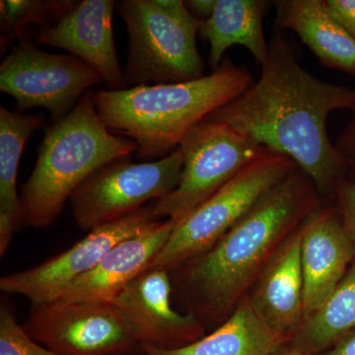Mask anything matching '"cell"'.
Masks as SVG:
<instances>
[{"label":"cell","instance_id":"25","mask_svg":"<svg viewBox=\"0 0 355 355\" xmlns=\"http://www.w3.org/2000/svg\"><path fill=\"white\" fill-rule=\"evenodd\" d=\"M331 17L355 40V0H324Z\"/></svg>","mask_w":355,"mask_h":355},{"label":"cell","instance_id":"19","mask_svg":"<svg viewBox=\"0 0 355 355\" xmlns=\"http://www.w3.org/2000/svg\"><path fill=\"white\" fill-rule=\"evenodd\" d=\"M286 345L254 312L249 297L240 300L230 317L209 336L175 349L141 347L140 355H272Z\"/></svg>","mask_w":355,"mask_h":355},{"label":"cell","instance_id":"22","mask_svg":"<svg viewBox=\"0 0 355 355\" xmlns=\"http://www.w3.org/2000/svg\"><path fill=\"white\" fill-rule=\"evenodd\" d=\"M78 1H26L8 0L1 3L2 31L11 38H23V33L30 25L39 30L55 25L69 13Z\"/></svg>","mask_w":355,"mask_h":355},{"label":"cell","instance_id":"1","mask_svg":"<svg viewBox=\"0 0 355 355\" xmlns=\"http://www.w3.org/2000/svg\"><path fill=\"white\" fill-rule=\"evenodd\" d=\"M354 91L324 83L303 69L280 34L273 32L261 76L241 96L209 116L284 154L319 193L336 191L345 164L327 130L329 114L352 109Z\"/></svg>","mask_w":355,"mask_h":355},{"label":"cell","instance_id":"8","mask_svg":"<svg viewBox=\"0 0 355 355\" xmlns=\"http://www.w3.org/2000/svg\"><path fill=\"white\" fill-rule=\"evenodd\" d=\"M263 147L224 123H198L179 146L184 157L179 184L167 197L153 202L154 216L175 223L183 220L254 160Z\"/></svg>","mask_w":355,"mask_h":355},{"label":"cell","instance_id":"5","mask_svg":"<svg viewBox=\"0 0 355 355\" xmlns=\"http://www.w3.org/2000/svg\"><path fill=\"white\" fill-rule=\"evenodd\" d=\"M116 8L130 39L125 85L197 80L205 72L198 53V19L181 0H121Z\"/></svg>","mask_w":355,"mask_h":355},{"label":"cell","instance_id":"16","mask_svg":"<svg viewBox=\"0 0 355 355\" xmlns=\"http://www.w3.org/2000/svg\"><path fill=\"white\" fill-rule=\"evenodd\" d=\"M175 225L170 219L158 220L144 232L119 243L90 272L70 284L55 301L113 302L128 284L148 270Z\"/></svg>","mask_w":355,"mask_h":355},{"label":"cell","instance_id":"12","mask_svg":"<svg viewBox=\"0 0 355 355\" xmlns=\"http://www.w3.org/2000/svg\"><path fill=\"white\" fill-rule=\"evenodd\" d=\"M170 273L148 268L112 302L132 327L140 347L180 349L205 336L197 317L173 308Z\"/></svg>","mask_w":355,"mask_h":355},{"label":"cell","instance_id":"17","mask_svg":"<svg viewBox=\"0 0 355 355\" xmlns=\"http://www.w3.org/2000/svg\"><path fill=\"white\" fill-rule=\"evenodd\" d=\"M277 27L291 30L330 69L355 76V40L330 15L324 0H277Z\"/></svg>","mask_w":355,"mask_h":355},{"label":"cell","instance_id":"28","mask_svg":"<svg viewBox=\"0 0 355 355\" xmlns=\"http://www.w3.org/2000/svg\"><path fill=\"white\" fill-rule=\"evenodd\" d=\"M216 2L217 0H190L184 1V3L195 17L205 21L214 14Z\"/></svg>","mask_w":355,"mask_h":355},{"label":"cell","instance_id":"18","mask_svg":"<svg viewBox=\"0 0 355 355\" xmlns=\"http://www.w3.org/2000/svg\"><path fill=\"white\" fill-rule=\"evenodd\" d=\"M268 1L263 0H217L214 12L203 21L200 34L209 43L211 71L219 69L230 46H245L258 67L265 62L268 44L263 36V16Z\"/></svg>","mask_w":355,"mask_h":355},{"label":"cell","instance_id":"4","mask_svg":"<svg viewBox=\"0 0 355 355\" xmlns=\"http://www.w3.org/2000/svg\"><path fill=\"white\" fill-rule=\"evenodd\" d=\"M135 153L137 144L112 132L98 114L93 92L85 93L67 116L44 133L36 164L21 191L23 223L50 227L93 173Z\"/></svg>","mask_w":355,"mask_h":355},{"label":"cell","instance_id":"6","mask_svg":"<svg viewBox=\"0 0 355 355\" xmlns=\"http://www.w3.org/2000/svg\"><path fill=\"white\" fill-rule=\"evenodd\" d=\"M296 166L288 156L263 147L220 190L176 223L149 268L172 272L209 251Z\"/></svg>","mask_w":355,"mask_h":355},{"label":"cell","instance_id":"9","mask_svg":"<svg viewBox=\"0 0 355 355\" xmlns=\"http://www.w3.org/2000/svg\"><path fill=\"white\" fill-rule=\"evenodd\" d=\"M104 83L93 67L72 55L46 53L24 37L0 67V90L18 110H48L53 123L76 106L86 91Z\"/></svg>","mask_w":355,"mask_h":355},{"label":"cell","instance_id":"15","mask_svg":"<svg viewBox=\"0 0 355 355\" xmlns=\"http://www.w3.org/2000/svg\"><path fill=\"white\" fill-rule=\"evenodd\" d=\"M249 300L263 323L282 343L293 340L304 322L300 227L284 240L266 263Z\"/></svg>","mask_w":355,"mask_h":355},{"label":"cell","instance_id":"27","mask_svg":"<svg viewBox=\"0 0 355 355\" xmlns=\"http://www.w3.org/2000/svg\"><path fill=\"white\" fill-rule=\"evenodd\" d=\"M316 355H355V329L340 336L329 349Z\"/></svg>","mask_w":355,"mask_h":355},{"label":"cell","instance_id":"14","mask_svg":"<svg viewBox=\"0 0 355 355\" xmlns=\"http://www.w3.org/2000/svg\"><path fill=\"white\" fill-rule=\"evenodd\" d=\"M300 230L305 321L345 277L355 259V245L331 209L318 207Z\"/></svg>","mask_w":355,"mask_h":355},{"label":"cell","instance_id":"3","mask_svg":"<svg viewBox=\"0 0 355 355\" xmlns=\"http://www.w3.org/2000/svg\"><path fill=\"white\" fill-rule=\"evenodd\" d=\"M253 83L246 69L227 60L197 80L99 90L93 97L107 128L133 140L139 158L154 161L171 154L191 128L234 101Z\"/></svg>","mask_w":355,"mask_h":355},{"label":"cell","instance_id":"24","mask_svg":"<svg viewBox=\"0 0 355 355\" xmlns=\"http://www.w3.org/2000/svg\"><path fill=\"white\" fill-rule=\"evenodd\" d=\"M335 193L340 205L343 227L355 245V184L343 178L336 186Z\"/></svg>","mask_w":355,"mask_h":355},{"label":"cell","instance_id":"29","mask_svg":"<svg viewBox=\"0 0 355 355\" xmlns=\"http://www.w3.org/2000/svg\"><path fill=\"white\" fill-rule=\"evenodd\" d=\"M272 355H308L294 347L291 343L282 345Z\"/></svg>","mask_w":355,"mask_h":355},{"label":"cell","instance_id":"30","mask_svg":"<svg viewBox=\"0 0 355 355\" xmlns=\"http://www.w3.org/2000/svg\"><path fill=\"white\" fill-rule=\"evenodd\" d=\"M137 355H140V354H137Z\"/></svg>","mask_w":355,"mask_h":355},{"label":"cell","instance_id":"11","mask_svg":"<svg viewBox=\"0 0 355 355\" xmlns=\"http://www.w3.org/2000/svg\"><path fill=\"white\" fill-rule=\"evenodd\" d=\"M158 220L150 205L100 226L41 265L3 275L0 279V291L24 296L33 306L53 302L70 284L90 272L119 243L144 232Z\"/></svg>","mask_w":355,"mask_h":355},{"label":"cell","instance_id":"21","mask_svg":"<svg viewBox=\"0 0 355 355\" xmlns=\"http://www.w3.org/2000/svg\"><path fill=\"white\" fill-rule=\"evenodd\" d=\"M355 329V259L333 293L303 322L291 345L308 355L324 352Z\"/></svg>","mask_w":355,"mask_h":355},{"label":"cell","instance_id":"26","mask_svg":"<svg viewBox=\"0 0 355 355\" xmlns=\"http://www.w3.org/2000/svg\"><path fill=\"white\" fill-rule=\"evenodd\" d=\"M354 111V118L349 128L343 133L338 139L336 148L343 158L345 165H350L355 168V100L352 108Z\"/></svg>","mask_w":355,"mask_h":355},{"label":"cell","instance_id":"10","mask_svg":"<svg viewBox=\"0 0 355 355\" xmlns=\"http://www.w3.org/2000/svg\"><path fill=\"white\" fill-rule=\"evenodd\" d=\"M28 335L60 355H137L132 327L112 303L53 302L33 306Z\"/></svg>","mask_w":355,"mask_h":355},{"label":"cell","instance_id":"2","mask_svg":"<svg viewBox=\"0 0 355 355\" xmlns=\"http://www.w3.org/2000/svg\"><path fill=\"white\" fill-rule=\"evenodd\" d=\"M318 193L296 166L209 251L175 268L200 314L218 319L240 302L280 245L318 209Z\"/></svg>","mask_w":355,"mask_h":355},{"label":"cell","instance_id":"20","mask_svg":"<svg viewBox=\"0 0 355 355\" xmlns=\"http://www.w3.org/2000/svg\"><path fill=\"white\" fill-rule=\"evenodd\" d=\"M43 118L0 107V256L3 257L23 223L17 175L23 150Z\"/></svg>","mask_w":355,"mask_h":355},{"label":"cell","instance_id":"23","mask_svg":"<svg viewBox=\"0 0 355 355\" xmlns=\"http://www.w3.org/2000/svg\"><path fill=\"white\" fill-rule=\"evenodd\" d=\"M0 355H60L33 340L12 310L0 306Z\"/></svg>","mask_w":355,"mask_h":355},{"label":"cell","instance_id":"13","mask_svg":"<svg viewBox=\"0 0 355 355\" xmlns=\"http://www.w3.org/2000/svg\"><path fill=\"white\" fill-rule=\"evenodd\" d=\"M114 0H83L55 25L39 30L38 46L67 51L93 67L109 90L127 89L113 32Z\"/></svg>","mask_w":355,"mask_h":355},{"label":"cell","instance_id":"7","mask_svg":"<svg viewBox=\"0 0 355 355\" xmlns=\"http://www.w3.org/2000/svg\"><path fill=\"white\" fill-rule=\"evenodd\" d=\"M184 157L178 147L159 160L135 163L130 156L112 161L86 179L69 198L72 216L84 231L119 220L167 197L177 188Z\"/></svg>","mask_w":355,"mask_h":355}]
</instances>
